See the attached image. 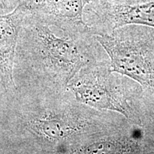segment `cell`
Wrapping results in <instances>:
<instances>
[{
	"mask_svg": "<svg viewBox=\"0 0 154 154\" xmlns=\"http://www.w3.org/2000/svg\"><path fill=\"white\" fill-rule=\"evenodd\" d=\"M102 1L111 4H116V5H132L151 2H154V0H102Z\"/></svg>",
	"mask_w": 154,
	"mask_h": 154,
	"instance_id": "obj_8",
	"label": "cell"
},
{
	"mask_svg": "<svg viewBox=\"0 0 154 154\" xmlns=\"http://www.w3.org/2000/svg\"><path fill=\"white\" fill-rule=\"evenodd\" d=\"M93 0H25L29 14L70 34L91 33L84 20L85 7Z\"/></svg>",
	"mask_w": 154,
	"mask_h": 154,
	"instance_id": "obj_5",
	"label": "cell"
},
{
	"mask_svg": "<svg viewBox=\"0 0 154 154\" xmlns=\"http://www.w3.org/2000/svg\"><path fill=\"white\" fill-rule=\"evenodd\" d=\"M94 38L109 57L111 71L137 82L154 103V27L126 25Z\"/></svg>",
	"mask_w": 154,
	"mask_h": 154,
	"instance_id": "obj_3",
	"label": "cell"
},
{
	"mask_svg": "<svg viewBox=\"0 0 154 154\" xmlns=\"http://www.w3.org/2000/svg\"><path fill=\"white\" fill-rule=\"evenodd\" d=\"M26 14L22 2L11 12L0 14V87L6 92L16 88L13 72L19 34Z\"/></svg>",
	"mask_w": 154,
	"mask_h": 154,
	"instance_id": "obj_6",
	"label": "cell"
},
{
	"mask_svg": "<svg viewBox=\"0 0 154 154\" xmlns=\"http://www.w3.org/2000/svg\"><path fill=\"white\" fill-rule=\"evenodd\" d=\"M103 51L92 34L67 33L27 12L15 60L67 86L83 68L109 60Z\"/></svg>",
	"mask_w": 154,
	"mask_h": 154,
	"instance_id": "obj_1",
	"label": "cell"
},
{
	"mask_svg": "<svg viewBox=\"0 0 154 154\" xmlns=\"http://www.w3.org/2000/svg\"><path fill=\"white\" fill-rule=\"evenodd\" d=\"M67 86L86 106L117 113L136 126L154 123V103L137 82L113 72L109 59L83 68Z\"/></svg>",
	"mask_w": 154,
	"mask_h": 154,
	"instance_id": "obj_2",
	"label": "cell"
},
{
	"mask_svg": "<svg viewBox=\"0 0 154 154\" xmlns=\"http://www.w3.org/2000/svg\"><path fill=\"white\" fill-rule=\"evenodd\" d=\"M84 20L94 36L130 24L154 27V2L128 5L93 0L84 9Z\"/></svg>",
	"mask_w": 154,
	"mask_h": 154,
	"instance_id": "obj_4",
	"label": "cell"
},
{
	"mask_svg": "<svg viewBox=\"0 0 154 154\" xmlns=\"http://www.w3.org/2000/svg\"><path fill=\"white\" fill-rule=\"evenodd\" d=\"M25 0H0V14L11 12Z\"/></svg>",
	"mask_w": 154,
	"mask_h": 154,
	"instance_id": "obj_7",
	"label": "cell"
}]
</instances>
